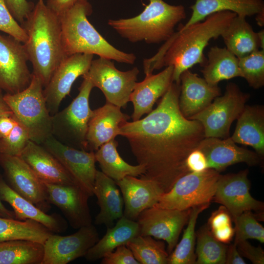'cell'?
Wrapping results in <instances>:
<instances>
[{"mask_svg": "<svg viewBox=\"0 0 264 264\" xmlns=\"http://www.w3.org/2000/svg\"><path fill=\"white\" fill-rule=\"evenodd\" d=\"M179 93L180 84L173 82L155 109L119 127V135L127 138L138 164L145 167L140 178L156 182L164 192L190 172L186 158L205 138L201 123L181 112Z\"/></svg>", "mask_w": 264, "mask_h": 264, "instance_id": "cell-1", "label": "cell"}, {"mask_svg": "<svg viewBox=\"0 0 264 264\" xmlns=\"http://www.w3.org/2000/svg\"><path fill=\"white\" fill-rule=\"evenodd\" d=\"M236 16L230 11L219 12L186 27L181 25L155 56L144 61L145 75L153 73L154 69L172 66L173 82L180 84L183 71L196 65L203 66L205 64V48L211 39L221 36Z\"/></svg>", "mask_w": 264, "mask_h": 264, "instance_id": "cell-2", "label": "cell"}, {"mask_svg": "<svg viewBox=\"0 0 264 264\" xmlns=\"http://www.w3.org/2000/svg\"><path fill=\"white\" fill-rule=\"evenodd\" d=\"M21 25L27 36L23 44L32 66V74L40 79L44 88L58 66L67 57L63 43L60 18L44 0H38Z\"/></svg>", "mask_w": 264, "mask_h": 264, "instance_id": "cell-3", "label": "cell"}, {"mask_svg": "<svg viewBox=\"0 0 264 264\" xmlns=\"http://www.w3.org/2000/svg\"><path fill=\"white\" fill-rule=\"evenodd\" d=\"M91 13V5L88 0H79L59 17L66 55L90 54L119 63L133 64L136 59L134 54L114 47L90 23L87 17Z\"/></svg>", "mask_w": 264, "mask_h": 264, "instance_id": "cell-4", "label": "cell"}, {"mask_svg": "<svg viewBox=\"0 0 264 264\" xmlns=\"http://www.w3.org/2000/svg\"><path fill=\"white\" fill-rule=\"evenodd\" d=\"M144 9L134 17L109 20L108 25L131 43L159 44L175 33L176 25L186 18L182 5H171L163 0H149Z\"/></svg>", "mask_w": 264, "mask_h": 264, "instance_id": "cell-5", "label": "cell"}, {"mask_svg": "<svg viewBox=\"0 0 264 264\" xmlns=\"http://www.w3.org/2000/svg\"><path fill=\"white\" fill-rule=\"evenodd\" d=\"M40 79L32 74L29 85L14 94L5 93L3 98L16 120L27 131L30 140L41 144L52 135V115L44 95Z\"/></svg>", "mask_w": 264, "mask_h": 264, "instance_id": "cell-6", "label": "cell"}, {"mask_svg": "<svg viewBox=\"0 0 264 264\" xmlns=\"http://www.w3.org/2000/svg\"><path fill=\"white\" fill-rule=\"evenodd\" d=\"M83 77L77 96L66 108L52 115V135L66 145L87 151L86 135L93 112L89 99L94 87L88 78Z\"/></svg>", "mask_w": 264, "mask_h": 264, "instance_id": "cell-7", "label": "cell"}, {"mask_svg": "<svg viewBox=\"0 0 264 264\" xmlns=\"http://www.w3.org/2000/svg\"><path fill=\"white\" fill-rule=\"evenodd\" d=\"M220 175L219 172L210 168L201 172H189L178 179L169 191L163 193L154 206L185 210L210 204Z\"/></svg>", "mask_w": 264, "mask_h": 264, "instance_id": "cell-8", "label": "cell"}, {"mask_svg": "<svg viewBox=\"0 0 264 264\" xmlns=\"http://www.w3.org/2000/svg\"><path fill=\"white\" fill-rule=\"evenodd\" d=\"M249 97L237 84L229 83L223 95L215 98L204 110L188 119L201 123L205 137L228 138L232 123L238 119Z\"/></svg>", "mask_w": 264, "mask_h": 264, "instance_id": "cell-9", "label": "cell"}, {"mask_svg": "<svg viewBox=\"0 0 264 264\" xmlns=\"http://www.w3.org/2000/svg\"><path fill=\"white\" fill-rule=\"evenodd\" d=\"M112 61L103 57L92 60L88 71L83 76L102 91L106 103L124 108L130 101L139 70L134 67L126 71H120Z\"/></svg>", "mask_w": 264, "mask_h": 264, "instance_id": "cell-10", "label": "cell"}, {"mask_svg": "<svg viewBox=\"0 0 264 264\" xmlns=\"http://www.w3.org/2000/svg\"><path fill=\"white\" fill-rule=\"evenodd\" d=\"M22 42L9 35L0 34V90L14 94L29 85L32 73Z\"/></svg>", "mask_w": 264, "mask_h": 264, "instance_id": "cell-11", "label": "cell"}, {"mask_svg": "<svg viewBox=\"0 0 264 264\" xmlns=\"http://www.w3.org/2000/svg\"><path fill=\"white\" fill-rule=\"evenodd\" d=\"M62 164L75 184L90 197L93 189L97 170L95 152L66 145L52 135L42 144Z\"/></svg>", "mask_w": 264, "mask_h": 264, "instance_id": "cell-12", "label": "cell"}, {"mask_svg": "<svg viewBox=\"0 0 264 264\" xmlns=\"http://www.w3.org/2000/svg\"><path fill=\"white\" fill-rule=\"evenodd\" d=\"M191 208L178 210L153 206L143 210L136 221L139 235L163 240L167 243L170 255L177 243L181 231L188 220Z\"/></svg>", "mask_w": 264, "mask_h": 264, "instance_id": "cell-13", "label": "cell"}, {"mask_svg": "<svg viewBox=\"0 0 264 264\" xmlns=\"http://www.w3.org/2000/svg\"><path fill=\"white\" fill-rule=\"evenodd\" d=\"M0 165L15 192L45 213L50 209L44 183L20 156L0 154Z\"/></svg>", "mask_w": 264, "mask_h": 264, "instance_id": "cell-14", "label": "cell"}, {"mask_svg": "<svg viewBox=\"0 0 264 264\" xmlns=\"http://www.w3.org/2000/svg\"><path fill=\"white\" fill-rule=\"evenodd\" d=\"M99 240V233L92 224L82 227L67 236L53 233L44 244L42 264H66L84 257Z\"/></svg>", "mask_w": 264, "mask_h": 264, "instance_id": "cell-15", "label": "cell"}, {"mask_svg": "<svg viewBox=\"0 0 264 264\" xmlns=\"http://www.w3.org/2000/svg\"><path fill=\"white\" fill-rule=\"evenodd\" d=\"M93 55L77 53L66 57L58 66L47 85L44 95L51 115L58 112L62 100L69 95L75 80L89 70Z\"/></svg>", "mask_w": 264, "mask_h": 264, "instance_id": "cell-16", "label": "cell"}, {"mask_svg": "<svg viewBox=\"0 0 264 264\" xmlns=\"http://www.w3.org/2000/svg\"><path fill=\"white\" fill-rule=\"evenodd\" d=\"M247 170L236 174L220 175L213 199L224 206L233 220L247 211H262L263 202L254 198L249 192Z\"/></svg>", "mask_w": 264, "mask_h": 264, "instance_id": "cell-17", "label": "cell"}, {"mask_svg": "<svg viewBox=\"0 0 264 264\" xmlns=\"http://www.w3.org/2000/svg\"><path fill=\"white\" fill-rule=\"evenodd\" d=\"M44 184L49 202L62 211L72 228L78 229L92 224L90 197L84 191L74 184Z\"/></svg>", "mask_w": 264, "mask_h": 264, "instance_id": "cell-18", "label": "cell"}, {"mask_svg": "<svg viewBox=\"0 0 264 264\" xmlns=\"http://www.w3.org/2000/svg\"><path fill=\"white\" fill-rule=\"evenodd\" d=\"M197 149L205 155L208 168L219 172L239 163L256 165L261 159L260 156L256 152L239 147L230 136L224 139L205 137Z\"/></svg>", "mask_w": 264, "mask_h": 264, "instance_id": "cell-19", "label": "cell"}, {"mask_svg": "<svg viewBox=\"0 0 264 264\" xmlns=\"http://www.w3.org/2000/svg\"><path fill=\"white\" fill-rule=\"evenodd\" d=\"M122 194L123 216L136 221L144 210L156 203L163 190L155 181L128 176L116 181Z\"/></svg>", "mask_w": 264, "mask_h": 264, "instance_id": "cell-20", "label": "cell"}, {"mask_svg": "<svg viewBox=\"0 0 264 264\" xmlns=\"http://www.w3.org/2000/svg\"><path fill=\"white\" fill-rule=\"evenodd\" d=\"M221 95L218 85H212L189 69L180 77L178 106L188 119L202 111L218 96Z\"/></svg>", "mask_w": 264, "mask_h": 264, "instance_id": "cell-21", "label": "cell"}, {"mask_svg": "<svg viewBox=\"0 0 264 264\" xmlns=\"http://www.w3.org/2000/svg\"><path fill=\"white\" fill-rule=\"evenodd\" d=\"M19 156L44 183L76 185L60 162L42 145L29 140Z\"/></svg>", "mask_w": 264, "mask_h": 264, "instance_id": "cell-22", "label": "cell"}, {"mask_svg": "<svg viewBox=\"0 0 264 264\" xmlns=\"http://www.w3.org/2000/svg\"><path fill=\"white\" fill-rule=\"evenodd\" d=\"M120 109L106 103L93 110L86 135L87 151H96L101 145L119 135L120 125L130 119Z\"/></svg>", "mask_w": 264, "mask_h": 264, "instance_id": "cell-23", "label": "cell"}, {"mask_svg": "<svg viewBox=\"0 0 264 264\" xmlns=\"http://www.w3.org/2000/svg\"><path fill=\"white\" fill-rule=\"evenodd\" d=\"M174 67L166 66L160 72L146 75L145 79L137 82L130 98L133 106L132 121H136L153 110L156 101L168 90L173 82Z\"/></svg>", "mask_w": 264, "mask_h": 264, "instance_id": "cell-24", "label": "cell"}, {"mask_svg": "<svg viewBox=\"0 0 264 264\" xmlns=\"http://www.w3.org/2000/svg\"><path fill=\"white\" fill-rule=\"evenodd\" d=\"M0 199L11 206L16 219L34 220L53 233L64 232L67 228V222L62 217L56 213L47 214L15 192L0 175Z\"/></svg>", "mask_w": 264, "mask_h": 264, "instance_id": "cell-25", "label": "cell"}, {"mask_svg": "<svg viewBox=\"0 0 264 264\" xmlns=\"http://www.w3.org/2000/svg\"><path fill=\"white\" fill-rule=\"evenodd\" d=\"M100 211L94 223L111 227L123 216L124 201L115 181L102 171L97 170L93 189Z\"/></svg>", "mask_w": 264, "mask_h": 264, "instance_id": "cell-26", "label": "cell"}, {"mask_svg": "<svg viewBox=\"0 0 264 264\" xmlns=\"http://www.w3.org/2000/svg\"><path fill=\"white\" fill-rule=\"evenodd\" d=\"M236 143L252 147L260 156L264 154V109L262 106H245L237 119L231 137Z\"/></svg>", "mask_w": 264, "mask_h": 264, "instance_id": "cell-27", "label": "cell"}, {"mask_svg": "<svg viewBox=\"0 0 264 264\" xmlns=\"http://www.w3.org/2000/svg\"><path fill=\"white\" fill-rule=\"evenodd\" d=\"M192 14L185 24L186 27L201 22L208 16L222 11L232 12L237 16L246 17L264 11L263 0H195L190 6Z\"/></svg>", "mask_w": 264, "mask_h": 264, "instance_id": "cell-28", "label": "cell"}, {"mask_svg": "<svg viewBox=\"0 0 264 264\" xmlns=\"http://www.w3.org/2000/svg\"><path fill=\"white\" fill-rule=\"evenodd\" d=\"M139 233L138 222L123 216L114 226L107 228L104 236L88 250L84 257L90 262L98 260L117 247L126 245Z\"/></svg>", "mask_w": 264, "mask_h": 264, "instance_id": "cell-29", "label": "cell"}, {"mask_svg": "<svg viewBox=\"0 0 264 264\" xmlns=\"http://www.w3.org/2000/svg\"><path fill=\"white\" fill-rule=\"evenodd\" d=\"M221 37L225 47L238 58L246 56L260 48L257 32L254 31L245 17H235Z\"/></svg>", "mask_w": 264, "mask_h": 264, "instance_id": "cell-30", "label": "cell"}, {"mask_svg": "<svg viewBox=\"0 0 264 264\" xmlns=\"http://www.w3.org/2000/svg\"><path fill=\"white\" fill-rule=\"evenodd\" d=\"M201 72L209 84L218 85L223 80L242 77L238 58L225 47H211Z\"/></svg>", "mask_w": 264, "mask_h": 264, "instance_id": "cell-31", "label": "cell"}, {"mask_svg": "<svg viewBox=\"0 0 264 264\" xmlns=\"http://www.w3.org/2000/svg\"><path fill=\"white\" fill-rule=\"evenodd\" d=\"M117 146V141L113 139L101 145L95 152L96 161L102 172L115 182L128 176L137 177L144 175L145 167L126 162L118 154Z\"/></svg>", "mask_w": 264, "mask_h": 264, "instance_id": "cell-32", "label": "cell"}, {"mask_svg": "<svg viewBox=\"0 0 264 264\" xmlns=\"http://www.w3.org/2000/svg\"><path fill=\"white\" fill-rule=\"evenodd\" d=\"M44 246L39 242L16 240L0 242V264H42Z\"/></svg>", "mask_w": 264, "mask_h": 264, "instance_id": "cell-33", "label": "cell"}, {"mask_svg": "<svg viewBox=\"0 0 264 264\" xmlns=\"http://www.w3.org/2000/svg\"><path fill=\"white\" fill-rule=\"evenodd\" d=\"M53 232L32 220H19L0 217V242L26 240L44 244Z\"/></svg>", "mask_w": 264, "mask_h": 264, "instance_id": "cell-34", "label": "cell"}, {"mask_svg": "<svg viewBox=\"0 0 264 264\" xmlns=\"http://www.w3.org/2000/svg\"><path fill=\"white\" fill-rule=\"evenodd\" d=\"M210 204H202L191 208L188 225L180 242L169 255L168 264H194L196 240L195 227L198 215L207 208Z\"/></svg>", "mask_w": 264, "mask_h": 264, "instance_id": "cell-35", "label": "cell"}, {"mask_svg": "<svg viewBox=\"0 0 264 264\" xmlns=\"http://www.w3.org/2000/svg\"><path fill=\"white\" fill-rule=\"evenodd\" d=\"M126 245L140 264H168L169 254L165 249V243L152 236L139 235Z\"/></svg>", "mask_w": 264, "mask_h": 264, "instance_id": "cell-36", "label": "cell"}, {"mask_svg": "<svg viewBox=\"0 0 264 264\" xmlns=\"http://www.w3.org/2000/svg\"><path fill=\"white\" fill-rule=\"evenodd\" d=\"M227 247L214 237L208 226L202 227L197 234L196 264H225Z\"/></svg>", "mask_w": 264, "mask_h": 264, "instance_id": "cell-37", "label": "cell"}, {"mask_svg": "<svg viewBox=\"0 0 264 264\" xmlns=\"http://www.w3.org/2000/svg\"><path fill=\"white\" fill-rule=\"evenodd\" d=\"M242 77L249 86L259 89L264 86V49H258L238 58Z\"/></svg>", "mask_w": 264, "mask_h": 264, "instance_id": "cell-38", "label": "cell"}, {"mask_svg": "<svg viewBox=\"0 0 264 264\" xmlns=\"http://www.w3.org/2000/svg\"><path fill=\"white\" fill-rule=\"evenodd\" d=\"M233 220L235 224L234 243L249 239L264 242V228L251 211H245Z\"/></svg>", "mask_w": 264, "mask_h": 264, "instance_id": "cell-39", "label": "cell"}, {"mask_svg": "<svg viewBox=\"0 0 264 264\" xmlns=\"http://www.w3.org/2000/svg\"><path fill=\"white\" fill-rule=\"evenodd\" d=\"M29 140L27 131L18 122L9 135L0 137V154L19 156Z\"/></svg>", "mask_w": 264, "mask_h": 264, "instance_id": "cell-40", "label": "cell"}, {"mask_svg": "<svg viewBox=\"0 0 264 264\" xmlns=\"http://www.w3.org/2000/svg\"><path fill=\"white\" fill-rule=\"evenodd\" d=\"M0 31L24 43L27 35L22 25L14 18L4 0H0Z\"/></svg>", "mask_w": 264, "mask_h": 264, "instance_id": "cell-41", "label": "cell"}, {"mask_svg": "<svg viewBox=\"0 0 264 264\" xmlns=\"http://www.w3.org/2000/svg\"><path fill=\"white\" fill-rule=\"evenodd\" d=\"M101 264H140L135 259L131 250L122 245L102 258Z\"/></svg>", "mask_w": 264, "mask_h": 264, "instance_id": "cell-42", "label": "cell"}, {"mask_svg": "<svg viewBox=\"0 0 264 264\" xmlns=\"http://www.w3.org/2000/svg\"><path fill=\"white\" fill-rule=\"evenodd\" d=\"M14 18L21 25L28 17L34 8V4L27 0H4Z\"/></svg>", "mask_w": 264, "mask_h": 264, "instance_id": "cell-43", "label": "cell"}, {"mask_svg": "<svg viewBox=\"0 0 264 264\" xmlns=\"http://www.w3.org/2000/svg\"><path fill=\"white\" fill-rule=\"evenodd\" d=\"M236 244L242 257L246 258L254 264H264V251L261 247L254 246L246 240L239 242Z\"/></svg>", "mask_w": 264, "mask_h": 264, "instance_id": "cell-44", "label": "cell"}, {"mask_svg": "<svg viewBox=\"0 0 264 264\" xmlns=\"http://www.w3.org/2000/svg\"><path fill=\"white\" fill-rule=\"evenodd\" d=\"M231 216L223 205L213 212L208 220V227L211 232L224 229L232 225Z\"/></svg>", "mask_w": 264, "mask_h": 264, "instance_id": "cell-45", "label": "cell"}, {"mask_svg": "<svg viewBox=\"0 0 264 264\" xmlns=\"http://www.w3.org/2000/svg\"><path fill=\"white\" fill-rule=\"evenodd\" d=\"M185 164L190 172H201L209 169L205 155L198 149L189 154L186 158Z\"/></svg>", "mask_w": 264, "mask_h": 264, "instance_id": "cell-46", "label": "cell"}, {"mask_svg": "<svg viewBox=\"0 0 264 264\" xmlns=\"http://www.w3.org/2000/svg\"><path fill=\"white\" fill-rule=\"evenodd\" d=\"M48 8L59 17L72 7L79 0H46Z\"/></svg>", "mask_w": 264, "mask_h": 264, "instance_id": "cell-47", "label": "cell"}, {"mask_svg": "<svg viewBox=\"0 0 264 264\" xmlns=\"http://www.w3.org/2000/svg\"><path fill=\"white\" fill-rule=\"evenodd\" d=\"M17 123L13 114L0 116V137L9 135Z\"/></svg>", "mask_w": 264, "mask_h": 264, "instance_id": "cell-48", "label": "cell"}, {"mask_svg": "<svg viewBox=\"0 0 264 264\" xmlns=\"http://www.w3.org/2000/svg\"><path fill=\"white\" fill-rule=\"evenodd\" d=\"M226 264H245L246 263L240 254L234 243L227 247L225 258Z\"/></svg>", "mask_w": 264, "mask_h": 264, "instance_id": "cell-49", "label": "cell"}, {"mask_svg": "<svg viewBox=\"0 0 264 264\" xmlns=\"http://www.w3.org/2000/svg\"><path fill=\"white\" fill-rule=\"evenodd\" d=\"M12 114H13L12 110L4 101L1 91H0V116Z\"/></svg>", "mask_w": 264, "mask_h": 264, "instance_id": "cell-50", "label": "cell"}, {"mask_svg": "<svg viewBox=\"0 0 264 264\" xmlns=\"http://www.w3.org/2000/svg\"><path fill=\"white\" fill-rule=\"evenodd\" d=\"M0 217L7 218L15 219V215L13 211L8 209L2 203L0 199Z\"/></svg>", "mask_w": 264, "mask_h": 264, "instance_id": "cell-51", "label": "cell"}, {"mask_svg": "<svg viewBox=\"0 0 264 264\" xmlns=\"http://www.w3.org/2000/svg\"><path fill=\"white\" fill-rule=\"evenodd\" d=\"M256 21L258 25L262 27L264 25V11L256 14Z\"/></svg>", "mask_w": 264, "mask_h": 264, "instance_id": "cell-52", "label": "cell"}, {"mask_svg": "<svg viewBox=\"0 0 264 264\" xmlns=\"http://www.w3.org/2000/svg\"><path fill=\"white\" fill-rule=\"evenodd\" d=\"M257 34L260 44V48L261 49H264V30H261L257 32Z\"/></svg>", "mask_w": 264, "mask_h": 264, "instance_id": "cell-53", "label": "cell"}, {"mask_svg": "<svg viewBox=\"0 0 264 264\" xmlns=\"http://www.w3.org/2000/svg\"><path fill=\"white\" fill-rule=\"evenodd\" d=\"M0 91H1L0 90Z\"/></svg>", "mask_w": 264, "mask_h": 264, "instance_id": "cell-54", "label": "cell"}]
</instances>
